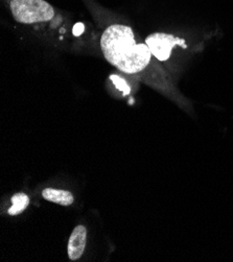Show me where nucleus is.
Returning <instances> with one entry per match:
<instances>
[{
  "mask_svg": "<svg viewBox=\"0 0 233 262\" xmlns=\"http://www.w3.org/2000/svg\"><path fill=\"white\" fill-rule=\"evenodd\" d=\"M99 45L107 62L125 74L142 72L153 57L149 46L137 42L134 31L123 24L108 26L100 37Z\"/></svg>",
  "mask_w": 233,
  "mask_h": 262,
  "instance_id": "obj_1",
  "label": "nucleus"
},
{
  "mask_svg": "<svg viewBox=\"0 0 233 262\" xmlns=\"http://www.w3.org/2000/svg\"><path fill=\"white\" fill-rule=\"evenodd\" d=\"M10 10L15 21L21 24H36L53 20L55 9L45 0H11Z\"/></svg>",
  "mask_w": 233,
  "mask_h": 262,
  "instance_id": "obj_2",
  "label": "nucleus"
},
{
  "mask_svg": "<svg viewBox=\"0 0 233 262\" xmlns=\"http://www.w3.org/2000/svg\"><path fill=\"white\" fill-rule=\"evenodd\" d=\"M144 43L149 46L153 57L159 61L168 60L172 55V50L176 45L186 47L183 39L163 33H155L150 35L145 39Z\"/></svg>",
  "mask_w": 233,
  "mask_h": 262,
  "instance_id": "obj_3",
  "label": "nucleus"
},
{
  "mask_svg": "<svg viewBox=\"0 0 233 262\" xmlns=\"http://www.w3.org/2000/svg\"><path fill=\"white\" fill-rule=\"evenodd\" d=\"M86 244L87 229L82 225L75 227L70 235L67 247L68 257L71 261L79 260L82 257L86 248Z\"/></svg>",
  "mask_w": 233,
  "mask_h": 262,
  "instance_id": "obj_4",
  "label": "nucleus"
},
{
  "mask_svg": "<svg viewBox=\"0 0 233 262\" xmlns=\"http://www.w3.org/2000/svg\"><path fill=\"white\" fill-rule=\"evenodd\" d=\"M42 196L48 202L59 204L62 206H70L74 202V198L71 192L61 189L45 188L42 191Z\"/></svg>",
  "mask_w": 233,
  "mask_h": 262,
  "instance_id": "obj_5",
  "label": "nucleus"
},
{
  "mask_svg": "<svg viewBox=\"0 0 233 262\" xmlns=\"http://www.w3.org/2000/svg\"><path fill=\"white\" fill-rule=\"evenodd\" d=\"M12 207L8 210V213L12 216L21 214L30 205V198L25 193H16L11 199Z\"/></svg>",
  "mask_w": 233,
  "mask_h": 262,
  "instance_id": "obj_6",
  "label": "nucleus"
},
{
  "mask_svg": "<svg viewBox=\"0 0 233 262\" xmlns=\"http://www.w3.org/2000/svg\"><path fill=\"white\" fill-rule=\"evenodd\" d=\"M111 78L113 80V82L115 83V85L117 86L118 89H120L121 91H123V93H129V91H130V89H129V87L126 86L125 82L123 80H121V78L117 77V76H111Z\"/></svg>",
  "mask_w": 233,
  "mask_h": 262,
  "instance_id": "obj_7",
  "label": "nucleus"
},
{
  "mask_svg": "<svg viewBox=\"0 0 233 262\" xmlns=\"http://www.w3.org/2000/svg\"><path fill=\"white\" fill-rule=\"evenodd\" d=\"M82 30H83V28L82 26H80V25H77V28L74 30V34L75 35H80L81 33H82Z\"/></svg>",
  "mask_w": 233,
  "mask_h": 262,
  "instance_id": "obj_8",
  "label": "nucleus"
}]
</instances>
